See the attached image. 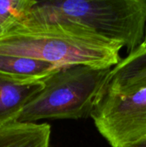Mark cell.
Instances as JSON below:
<instances>
[{"label": "cell", "instance_id": "30bf717a", "mask_svg": "<svg viewBox=\"0 0 146 147\" xmlns=\"http://www.w3.org/2000/svg\"><path fill=\"white\" fill-rule=\"evenodd\" d=\"M124 147H146V139L141 140L139 141L129 144L127 146H125Z\"/></svg>", "mask_w": 146, "mask_h": 147}, {"label": "cell", "instance_id": "7a4b0ae2", "mask_svg": "<svg viewBox=\"0 0 146 147\" xmlns=\"http://www.w3.org/2000/svg\"><path fill=\"white\" fill-rule=\"evenodd\" d=\"M57 21L82 24L120 44L127 54L143 41L146 0L37 1L23 26Z\"/></svg>", "mask_w": 146, "mask_h": 147}, {"label": "cell", "instance_id": "9c48e42d", "mask_svg": "<svg viewBox=\"0 0 146 147\" xmlns=\"http://www.w3.org/2000/svg\"><path fill=\"white\" fill-rule=\"evenodd\" d=\"M35 0H0V37L23 26Z\"/></svg>", "mask_w": 146, "mask_h": 147}, {"label": "cell", "instance_id": "3957f363", "mask_svg": "<svg viewBox=\"0 0 146 147\" xmlns=\"http://www.w3.org/2000/svg\"><path fill=\"white\" fill-rule=\"evenodd\" d=\"M112 68L77 65L59 68L44 80V89L16 121L78 120L90 117Z\"/></svg>", "mask_w": 146, "mask_h": 147}, {"label": "cell", "instance_id": "5b68a950", "mask_svg": "<svg viewBox=\"0 0 146 147\" xmlns=\"http://www.w3.org/2000/svg\"><path fill=\"white\" fill-rule=\"evenodd\" d=\"M143 88H146V29L141 44L112 68L101 97L105 94L127 95Z\"/></svg>", "mask_w": 146, "mask_h": 147}, {"label": "cell", "instance_id": "ba28073f", "mask_svg": "<svg viewBox=\"0 0 146 147\" xmlns=\"http://www.w3.org/2000/svg\"><path fill=\"white\" fill-rule=\"evenodd\" d=\"M59 68L61 67L41 60L0 55V72L28 82L44 81Z\"/></svg>", "mask_w": 146, "mask_h": 147}, {"label": "cell", "instance_id": "277c9868", "mask_svg": "<svg viewBox=\"0 0 146 147\" xmlns=\"http://www.w3.org/2000/svg\"><path fill=\"white\" fill-rule=\"evenodd\" d=\"M90 117L112 147L146 139V88L127 95H103Z\"/></svg>", "mask_w": 146, "mask_h": 147}, {"label": "cell", "instance_id": "8992f818", "mask_svg": "<svg viewBox=\"0 0 146 147\" xmlns=\"http://www.w3.org/2000/svg\"><path fill=\"white\" fill-rule=\"evenodd\" d=\"M44 86V81L28 82L0 72V126L15 121Z\"/></svg>", "mask_w": 146, "mask_h": 147}, {"label": "cell", "instance_id": "52a82bcc", "mask_svg": "<svg viewBox=\"0 0 146 147\" xmlns=\"http://www.w3.org/2000/svg\"><path fill=\"white\" fill-rule=\"evenodd\" d=\"M51 127L46 123L12 121L0 126V147H49Z\"/></svg>", "mask_w": 146, "mask_h": 147}, {"label": "cell", "instance_id": "6da1fadb", "mask_svg": "<svg viewBox=\"0 0 146 147\" xmlns=\"http://www.w3.org/2000/svg\"><path fill=\"white\" fill-rule=\"evenodd\" d=\"M122 48L88 27L69 21L21 26L0 37V55L41 60L59 67L113 68L122 59Z\"/></svg>", "mask_w": 146, "mask_h": 147}]
</instances>
